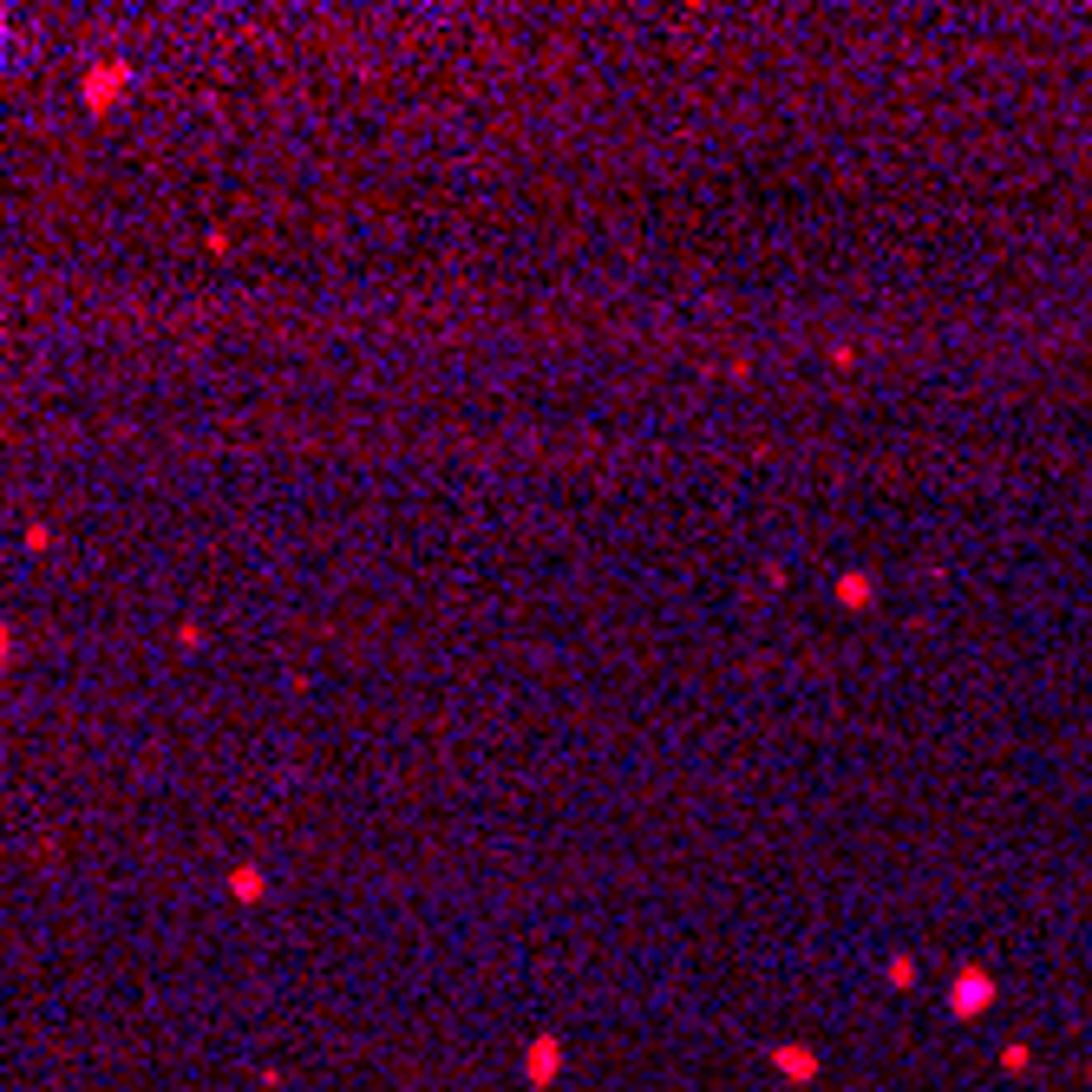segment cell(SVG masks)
Here are the masks:
<instances>
[{
  "instance_id": "cell-1",
  "label": "cell",
  "mask_w": 1092,
  "mask_h": 1092,
  "mask_svg": "<svg viewBox=\"0 0 1092 1092\" xmlns=\"http://www.w3.org/2000/svg\"><path fill=\"white\" fill-rule=\"evenodd\" d=\"M0 661H8V628H0Z\"/></svg>"
}]
</instances>
